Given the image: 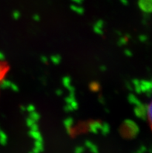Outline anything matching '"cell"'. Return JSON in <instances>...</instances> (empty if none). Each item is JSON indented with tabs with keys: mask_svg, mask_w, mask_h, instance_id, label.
<instances>
[{
	"mask_svg": "<svg viewBox=\"0 0 152 153\" xmlns=\"http://www.w3.org/2000/svg\"><path fill=\"white\" fill-rule=\"evenodd\" d=\"M36 148H37L40 151H43V146H42V143L41 142V141H37L36 142Z\"/></svg>",
	"mask_w": 152,
	"mask_h": 153,
	"instance_id": "obj_1",
	"label": "cell"
},
{
	"mask_svg": "<svg viewBox=\"0 0 152 153\" xmlns=\"http://www.w3.org/2000/svg\"></svg>",
	"mask_w": 152,
	"mask_h": 153,
	"instance_id": "obj_5",
	"label": "cell"
},
{
	"mask_svg": "<svg viewBox=\"0 0 152 153\" xmlns=\"http://www.w3.org/2000/svg\"><path fill=\"white\" fill-rule=\"evenodd\" d=\"M90 149L93 153H98V149H97V148L95 146H92Z\"/></svg>",
	"mask_w": 152,
	"mask_h": 153,
	"instance_id": "obj_2",
	"label": "cell"
},
{
	"mask_svg": "<svg viewBox=\"0 0 152 153\" xmlns=\"http://www.w3.org/2000/svg\"><path fill=\"white\" fill-rule=\"evenodd\" d=\"M83 152V149L82 148H78L76 151H75V153H82Z\"/></svg>",
	"mask_w": 152,
	"mask_h": 153,
	"instance_id": "obj_3",
	"label": "cell"
},
{
	"mask_svg": "<svg viewBox=\"0 0 152 153\" xmlns=\"http://www.w3.org/2000/svg\"><path fill=\"white\" fill-rule=\"evenodd\" d=\"M41 152V151H40V150H39L38 149H37V148H35L34 149H33V153H39V152Z\"/></svg>",
	"mask_w": 152,
	"mask_h": 153,
	"instance_id": "obj_4",
	"label": "cell"
}]
</instances>
